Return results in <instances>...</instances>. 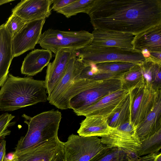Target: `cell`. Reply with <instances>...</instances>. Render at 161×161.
I'll return each mask as SVG.
<instances>
[{
	"instance_id": "38",
	"label": "cell",
	"mask_w": 161,
	"mask_h": 161,
	"mask_svg": "<svg viewBox=\"0 0 161 161\" xmlns=\"http://www.w3.org/2000/svg\"><path fill=\"white\" fill-rule=\"evenodd\" d=\"M156 161H161V155L158 157Z\"/></svg>"
},
{
	"instance_id": "30",
	"label": "cell",
	"mask_w": 161,
	"mask_h": 161,
	"mask_svg": "<svg viewBox=\"0 0 161 161\" xmlns=\"http://www.w3.org/2000/svg\"><path fill=\"white\" fill-rule=\"evenodd\" d=\"M152 86L155 90H161V65L154 63Z\"/></svg>"
},
{
	"instance_id": "8",
	"label": "cell",
	"mask_w": 161,
	"mask_h": 161,
	"mask_svg": "<svg viewBox=\"0 0 161 161\" xmlns=\"http://www.w3.org/2000/svg\"><path fill=\"white\" fill-rule=\"evenodd\" d=\"M129 91L132 98L130 121L136 129L152 109L161 90H155L144 81Z\"/></svg>"
},
{
	"instance_id": "35",
	"label": "cell",
	"mask_w": 161,
	"mask_h": 161,
	"mask_svg": "<svg viewBox=\"0 0 161 161\" xmlns=\"http://www.w3.org/2000/svg\"><path fill=\"white\" fill-rule=\"evenodd\" d=\"M3 161H17V158L14 152L5 156Z\"/></svg>"
},
{
	"instance_id": "15",
	"label": "cell",
	"mask_w": 161,
	"mask_h": 161,
	"mask_svg": "<svg viewBox=\"0 0 161 161\" xmlns=\"http://www.w3.org/2000/svg\"><path fill=\"white\" fill-rule=\"evenodd\" d=\"M91 44L97 46L112 47L133 49L132 34L117 31L94 30Z\"/></svg>"
},
{
	"instance_id": "22",
	"label": "cell",
	"mask_w": 161,
	"mask_h": 161,
	"mask_svg": "<svg viewBox=\"0 0 161 161\" xmlns=\"http://www.w3.org/2000/svg\"><path fill=\"white\" fill-rule=\"evenodd\" d=\"M141 147L137 153L139 156L159 152L161 149V128L141 141Z\"/></svg>"
},
{
	"instance_id": "33",
	"label": "cell",
	"mask_w": 161,
	"mask_h": 161,
	"mask_svg": "<svg viewBox=\"0 0 161 161\" xmlns=\"http://www.w3.org/2000/svg\"><path fill=\"white\" fill-rule=\"evenodd\" d=\"M150 56L147 58L154 63L161 65V52H150Z\"/></svg>"
},
{
	"instance_id": "27",
	"label": "cell",
	"mask_w": 161,
	"mask_h": 161,
	"mask_svg": "<svg viewBox=\"0 0 161 161\" xmlns=\"http://www.w3.org/2000/svg\"><path fill=\"white\" fill-rule=\"evenodd\" d=\"M89 161H127L125 152L117 148H108L99 153Z\"/></svg>"
},
{
	"instance_id": "17",
	"label": "cell",
	"mask_w": 161,
	"mask_h": 161,
	"mask_svg": "<svg viewBox=\"0 0 161 161\" xmlns=\"http://www.w3.org/2000/svg\"><path fill=\"white\" fill-rule=\"evenodd\" d=\"M52 55L51 51L44 49L32 51L27 54L23 62L21 74L31 76L42 72L49 63Z\"/></svg>"
},
{
	"instance_id": "2",
	"label": "cell",
	"mask_w": 161,
	"mask_h": 161,
	"mask_svg": "<svg viewBox=\"0 0 161 161\" xmlns=\"http://www.w3.org/2000/svg\"><path fill=\"white\" fill-rule=\"evenodd\" d=\"M45 80L8 74L0 90V110L12 111L47 100Z\"/></svg>"
},
{
	"instance_id": "28",
	"label": "cell",
	"mask_w": 161,
	"mask_h": 161,
	"mask_svg": "<svg viewBox=\"0 0 161 161\" xmlns=\"http://www.w3.org/2000/svg\"><path fill=\"white\" fill-rule=\"evenodd\" d=\"M25 24L21 18L12 14L4 24V26L12 38L19 31Z\"/></svg>"
},
{
	"instance_id": "31",
	"label": "cell",
	"mask_w": 161,
	"mask_h": 161,
	"mask_svg": "<svg viewBox=\"0 0 161 161\" xmlns=\"http://www.w3.org/2000/svg\"><path fill=\"white\" fill-rule=\"evenodd\" d=\"M75 0H52V9L56 12L66 6Z\"/></svg>"
},
{
	"instance_id": "7",
	"label": "cell",
	"mask_w": 161,
	"mask_h": 161,
	"mask_svg": "<svg viewBox=\"0 0 161 161\" xmlns=\"http://www.w3.org/2000/svg\"><path fill=\"white\" fill-rule=\"evenodd\" d=\"M123 89L120 79L97 80L88 89L77 94L69 102V108L74 113L80 111L96 103L104 97Z\"/></svg>"
},
{
	"instance_id": "24",
	"label": "cell",
	"mask_w": 161,
	"mask_h": 161,
	"mask_svg": "<svg viewBox=\"0 0 161 161\" xmlns=\"http://www.w3.org/2000/svg\"><path fill=\"white\" fill-rule=\"evenodd\" d=\"M132 104V98L130 93L121 108L108 120L111 128L117 127L129 119Z\"/></svg>"
},
{
	"instance_id": "18",
	"label": "cell",
	"mask_w": 161,
	"mask_h": 161,
	"mask_svg": "<svg viewBox=\"0 0 161 161\" xmlns=\"http://www.w3.org/2000/svg\"><path fill=\"white\" fill-rule=\"evenodd\" d=\"M161 91L152 109L136 129L137 136L141 141L161 128Z\"/></svg>"
},
{
	"instance_id": "14",
	"label": "cell",
	"mask_w": 161,
	"mask_h": 161,
	"mask_svg": "<svg viewBox=\"0 0 161 161\" xmlns=\"http://www.w3.org/2000/svg\"><path fill=\"white\" fill-rule=\"evenodd\" d=\"M100 139L108 148H117L137 153L141 147V141L136 131L130 132L112 128L109 134L101 137Z\"/></svg>"
},
{
	"instance_id": "23",
	"label": "cell",
	"mask_w": 161,
	"mask_h": 161,
	"mask_svg": "<svg viewBox=\"0 0 161 161\" xmlns=\"http://www.w3.org/2000/svg\"><path fill=\"white\" fill-rule=\"evenodd\" d=\"M95 0H75L66 6L58 10L57 13L63 14L69 18L78 13L88 14L93 6Z\"/></svg>"
},
{
	"instance_id": "34",
	"label": "cell",
	"mask_w": 161,
	"mask_h": 161,
	"mask_svg": "<svg viewBox=\"0 0 161 161\" xmlns=\"http://www.w3.org/2000/svg\"><path fill=\"white\" fill-rule=\"evenodd\" d=\"M6 153V141L4 139L0 142V161H3Z\"/></svg>"
},
{
	"instance_id": "10",
	"label": "cell",
	"mask_w": 161,
	"mask_h": 161,
	"mask_svg": "<svg viewBox=\"0 0 161 161\" xmlns=\"http://www.w3.org/2000/svg\"><path fill=\"white\" fill-rule=\"evenodd\" d=\"M45 20L43 19L25 23L19 31L12 38L14 58L35 48L42 34Z\"/></svg>"
},
{
	"instance_id": "32",
	"label": "cell",
	"mask_w": 161,
	"mask_h": 161,
	"mask_svg": "<svg viewBox=\"0 0 161 161\" xmlns=\"http://www.w3.org/2000/svg\"><path fill=\"white\" fill-rule=\"evenodd\" d=\"M161 155L160 152L139 157L133 161H156L158 157Z\"/></svg>"
},
{
	"instance_id": "6",
	"label": "cell",
	"mask_w": 161,
	"mask_h": 161,
	"mask_svg": "<svg viewBox=\"0 0 161 161\" xmlns=\"http://www.w3.org/2000/svg\"><path fill=\"white\" fill-rule=\"evenodd\" d=\"M63 144L64 161H89L107 147L98 137L74 134Z\"/></svg>"
},
{
	"instance_id": "12",
	"label": "cell",
	"mask_w": 161,
	"mask_h": 161,
	"mask_svg": "<svg viewBox=\"0 0 161 161\" xmlns=\"http://www.w3.org/2000/svg\"><path fill=\"white\" fill-rule=\"evenodd\" d=\"M53 62L47 65L45 78L46 92L50 95L65 74L69 62L77 56L76 51L68 49L58 51Z\"/></svg>"
},
{
	"instance_id": "26",
	"label": "cell",
	"mask_w": 161,
	"mask_h": 161,
	"mask_svg": "<svg viewBox=\"0 0 161 161\" xmlns=\"http://www.w3.org/2000/svg\"><path fill=\"white\" fill-rule=\"evenodd\" d=\"M123 89L129 90L132 88L144 81L141 68L136 64L121 76Z\"/></svg>"
},
{
	"instance_id": "9",
	"label": "cell",
	"mask_w": 161,
	"mask_h": 161,
	"mask_svg": "<svg viewBox=\"0 0 161 161\" xmlns=\"http://www.w3.org/2000/svg\"><path fill=\"white\" fill-rule=\"evenodd\" d=\"M63 143L58 136L14 153L17 161H64Z\"/></svg>"
},
{
	"instance_id": "36",
	"label": "cell",
	"mask_w": 161,
	"mask_h": 161,
	"mask_svg": "<svg viewBox=\"0 0 161 161\" xmlns=\"http://www.w3.org/2000/svg\"><path fill=\"white\" fill-rule=\"evenodd\" d=\"M141 53L145 59L148 58L150 56V52L146 49L142 50Z\"/></svg>"
},
{
	"instance_id": "25",
	"label": "cell",
	"mask_w": 161,
	"mask_h": 161,
	"mask_svg": "<svg viewBox=\"0 0 161 161\" xmlns=\"http://www.w3.org/2000/svg\"><path fill=\"white\" fill-rule=\"evenodd\" d=\"M136 64L131 63L113 61L96 64L99 73L121 75Z\"/></svg>"
},
{
	"instance_id": "3",
	"label": "cell",
	"mask_w": 161,
	"mask_h": 161,
	"mask_svg": "<svg viewBox=\"0 0 161 161\" xmlns=\"http://www.w3.org/2000/svg\"><path fill=\"white\" fill-rule=\"evenodd\" d=\"M58 110L54 109L42 112L31 117L25 114L22 117L28 126L27 132L21 137L15 148V153L22 152L37 144L58 136L62 118Z\"/></svg>"
},
{
	"instance_id": "13",
	"label": "cell",
	"mask_w": 161,
	"mask_h": 161,
	"mask_svg": "<svg viewBox=\"0 0 161 161\" xmlns=\"http://www.w3.org/2000/svg\"><path fill=\"white\" fill-rule=\"evenodd\" d=\"M52 0H22L12 9V14L25 23L45 19L51 14Z\"/></svg>"
},
{
	"instance_id": "16",
	"label": "cell",
	"mask_w": 161,
	"mask_h": 161,
	"mask_svg": "<svg viewBox=\"0 0 161 161\" xmlns=\"http://www.w3.org/2000/svg\"><path fill=\"white\" fill-rule=\"evenodd\" d=\"M86 67L77 56L71 58L64 76L51 94L47 96V100L51 104L56 106L74 79Z\"/></svg>"
},
{
	"instance_id": "1",
	"label": "cell",
	"mask_w": 161,
	"mask_h": 161,
	"mask_svg": "<svg viewBox=\"0 0 161 161\" xmlns=\"http://www.w3.org/2000/svg\"><path fill=\"white\" fill-rule=\"evenodd\" d=\"M88 14L94 30L136 36L161 25V0H95Z\"/></svg>"
},
{
	"instance_id": "29",
	"label": "cell",
	"mask_w": 161,
	"mask_h": 161,
	"mask_svg": "<svg viewBox=\"0 0 161 161\" xmlns=\"http://www.w3.org/2000/svg\"><path fill=\"white\" fill-rule=\"evenodd\" d=\"M15 116L7 113L0 115V140L9 135L11 131L8 128L15 124V122H11Z\"/></svg>"
},
{
	"instance_id": "21",
	"label": "cell",
	"mask_w": 161,
	"mask_h": 161,
	"mask_svg": "<svg viewBox=\"0 0 161 161\" xmlns=\"http://www.w3.org/2000/svg\"><path fill=\"white\" fill-rule=\"evenodd\" d=\"M80 125L77 132L79 135L84 136L101 137L109 134L112 128L107 119L100 116H86Z\"/></svg>"
},
{
	"instance_id": "11",
	"label": "cell",
	"mask_w": 161,
	"mask_h": 161,
	"mask_svg": "<svg viewBox=\"0 0 161 161\" xmlns=\"http://www.w3.org/2000/svg\"><path fill=\"white\" fill-rule=\"evenodd\" d=\"M129 93L128 90L122 89L103 97L99 100L75 113L77 116L97 115L108 120L122 106Z\"/></svg>"
},
{
	"instance_id": "19",
	"label": "cell",
	"mask_w": 161,
	"mask_h": 161,
	"mask_svg": "<svg viewBox=\"0 0 161 161\" xmlns=\"http://www.w3.org/2000/svg\"><path fill=\"white\" fill-rule=\"evenodd\" d=\"M133 49L140 52H161V25L151 28L136 36L132 42Z\"/></svg>"
},
{
	"instance_id": "4",
	"label": "cell",
	"mask_w": 161,
	"mask_h": 161,
	"mask_svg": "<svg viewBox=\"0 0 161 161\" xmlns=\"http://www.w3.org/2000/svg\"><path fill=\"white\" fill-rule=\"evenodd\" d=\"M77 57L87 66L91 64L121 61L141 64L145 59L133 49L95 46L91 44L76 51Z\"/></svg>"
},
{
	"instance_id": "5",
	"label": "cell",
	"mask_w": 161,
	"mask_h": 161,
	"mask_svg": "<svg viewBox=\"0 0 161 161\" xmlns=\"http://www.w3.org/2000/svg\"><path fill=\"white\" fill-rule=\"evenodd\" d=\"M92 34L88 31H64L49 29L41 36L38 43L55 54L61 49L77 51L91 44Z\"/></svg>"
},
{
	"instance_id": "20",
	"label": "cell",
	"mask_w": 161,
	"mask_h": 161,
	"mask_svg": "<svg viewBox=\"0 0 161 161\" xmlns=\"http://www.w3.org/2000/svg\"><path fill=\"white\" fill-rule=\"evenodd\" d=\"M12 37L4 26L0 25V87L6 80L9 69L14 58Z\"/></svg>"
},
{
	"instance_id": "37",
	"label": "cell",
	"mask_w": 161,
	"mask_h": 161,
	"mask_svg": "<svg viewBox=\"0 0 161 161\" xmlns=\"http://www.w3.org/2000/svg\"><path fill=\"white\" fill-rule=\"evenodd\" d=\"M13 0H0V5L13 1Z\"/></svg>"
}]
</instances>
